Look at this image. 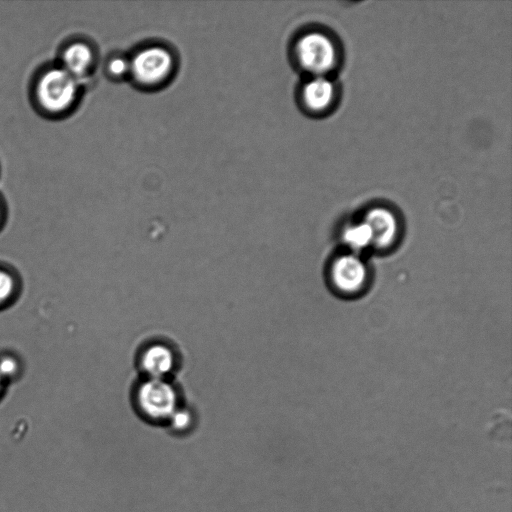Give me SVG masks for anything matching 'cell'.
Wrapping results in <instances>:
<instances>
[{
    "label": "cell",
    "instance_id": "8fae6325",
    "mask_svg": "<svg viewBox=\"0 0 512 512\" xmlns=\"http://www.w3.org/2000/svg\"><path fill=\"white\" fill-rule=\"evenodd\" d=\"M16 287L14 275L10 271L0 268V306L5 305L13 298Z\"/></svg>",
    "mask_w": 512,
    "mask_h": 512
},
{
    "label": "cell",
    "instance_id": "7a4b0ae2",
    "mask_svg": "<svg viewBox=\"0 0 512 512\" xmlns=\"http://www.w3.org/2000/svg\"><path fill=\"white\" fill-rule=\"evenodd\" d=\"M296 64L306 73L327 76L338 63L335 41L326 33L309 31L299 36L293 47Z\"/></svg>",
    "mask_w": 512,
    "mask_h": 512
},
{
    "label": "cell",
    "instance_id": "8992f818",
    "mask_svg": "<svg viewBox=\"0 0 512 512\" xmlns=\"http://www.w3.org/2000/svg\"><path fill=\"white\" fill-rule=\"evenodd\" d=\"M299 97L305 111L322 114L333 106L336 100V88L327 76H314L304 82Z\"/></svg>",
    "mask_w": 512,
    "mask_h": 512
},
{
    "label": "cell",
    "instance_id": "5b68a950",
    "mask_svg": "<svg viewBox=\"0 0 512 512\" xmlns=\"http://www.w3.org/2000/svg\"><path fill=\"white\" fill-rule=\"evenodd\" d=\"M330 278L338 291L345 294H354L365 285L367 272L358 257L344 255L338 257L332 263Z\"/></svg>",
    "mask_w": 512,
    "mask_h": 512
},
{
    "label": "cell",
    "instance_id": "52a82bcc",
    "mask_svg": "<svg viewBox=\"0 0 512 512\" xmlns=\"http://www.w3.org/2000/svg\"><path fill=\"white\" fill-rule=\"evenodd\" d=\"M363 221L369 227L372 243L379 247L389 246L397 237L398 221L394 213L385 207L367 211Z\"/></svg>",
    "mask_w": 512,
    "mask_h": 512
},
{
    "label": "cell",
    "instance_id": "7c38bea8",
    "mask_svg": "<svg viewBox=\"0 0 512 512\" xmlns=\"http://www.w3.org/2000/svg\"><path fill=\"white\" fill-rule=\"evenodd\" d=\"M107 72L113 79L129 78V58L123 55H116L109 59Z\"/></svg>",
    "mask_w": 512,
    "mask_h": 512
},
{
    "label": "cell",
    "instance_id": "30bf717a",
    "mask_svg": "<svg viewBox=\"0 0 512 512\" xmlns=\"http://www.w3.org/2000/svg\"><path fill=\"white\" fill-rule=\"evenodd\" d=\"M344 240L354 249H361L372 243L371 232L362 221L348 227L344 232Z\"/></svg>",
    "mask_w": 512,
    "mask_h": 512
},
{
    "label": "cell",
    "instance_id": "9a60e30c",
    "mask_svg": "<svg viewBox=\"0 0 512 512\" xmlns=\"http://www.w3.org/2000/svg\"><path fill=\"white\" fill-rule=\"evenodd\" d=\"M2 383H3V378L0 376V392H1V389H2Z\"/></svg>",
    "mask_w": 512,
    "mask_h": 512
},
{
    "label": "cell",
    "instance_id": "5bb4252c",
    "mask_svg": "<svg viewBox=\"0 0 512 512\" xmlns=\"http://www.w3.org/2000/svg\"><path fill=\"white\" fill-rule=\"evenodd\" d=\"M20 369L18 360L12 355L0 357V376L4 378L14 377Z\"/></svg>",
    "mask_w": 512,
    "mask_h": 512
},
{
    "label": "cell",
    "instance_id": "9c48e42d",
    "mask_svg": "<svg viewBox=\"0 0 512 512\" xmlns=\"http://www.w3.org/2000/svg\"><path fill=\"white\" fill-rule=\"evenodd\" d=\"M173 365V353L162 344L149 346L141 356V368L152 379L163 378L172 370Z\"/></svg>",
    "mask_w": 512,
    "mask_h": 512
},
{
    "label": "cell",
    "instance_id": "277c9868",
    "mask_svg": "<svg viewBox=\"0 0 512 512\" xmlns=\"http://www.w3.org/2000/svg\"><path fill=\"white\" fill-rule=\"evenodd\" d=\"M135 400L141 415L154 423L168 422L178 409L175 391L161 379L143 382L137 388Z\"/></svg>",
    "mask_w": 512,
    "mask_h": 512
},
{
    "label": "cell",
    "instance_id": "6da1fadb",
    "mask_svg": "<svg viewBox=\"0 0 512 512\" xmlns=\"http://www.w3.org/2000/svg\"><path fill=\"white\" fill-rule=\"evenodd\" d=\"M176 64V57L166 46L146 45L129 57V79L143 89L159 88L173 77Z\"/></svg>",
    "mask_w": 512,
    "mask_h": 512
},
{
    "label": "cell",
    "instance_id": "4fadbf2b",
    "mask_svg": "<svg viewBox=\"0 0 512 512\" xmlns=\"http://www.w3.org/2000/svg\"><path fill=\"white\" fill-rule=\"evenodd\" d=\"M167 423L175 433H184L190 429L192 425V417L188 411L178 408Z\"/></svg>",
    "mask_w": 512,
    "mask_h": 512
},
{
    "label": "cell",
    "instance_id": "2e32d148",
    "mask_svg": "<svg viewBox=\"0 0 512 512\" xmlns=\"http://www.w3.org/2000/svg\"><path fill=\"white\" fill-rule=\"evenodd\" d=\"M0 219H1V208H0Z\"/></svg>",
    "mask_w": 512,
    "mask_h": 512
},
{
    "label": "cell",
    "instance_id": "3957f363",
    "mask_svg": "<svg viewBox=\"0 0 512 512\" xmlns=\"http://www.w3.org/2000/svg\"><path fill=\"white\" fill-rule=\"evenodd\" d=\"M78 79L62 67L46 70L39 78L36 96L40 106L50 113H60L76 100Z\"/></svg>",
    "mask_w": 512,
    "mask_h": 512
},
{
    "label": "cell",
    "instance_id": "ba28073f",
    "mask_svg": "<svg viewBox=\"0 0 512 512\" xmlns=\"http://www.w3.org/2000/svg\"><path fill=\"white\" fill-rule=\"evenodd\" d=\"M94 60V51L88 44L81 41L73 42L63 51L62 68L78 79L88 74Z\"/></svg>",
    "mask_w": 512,
    "mask_h": 512
}]
</instances>
